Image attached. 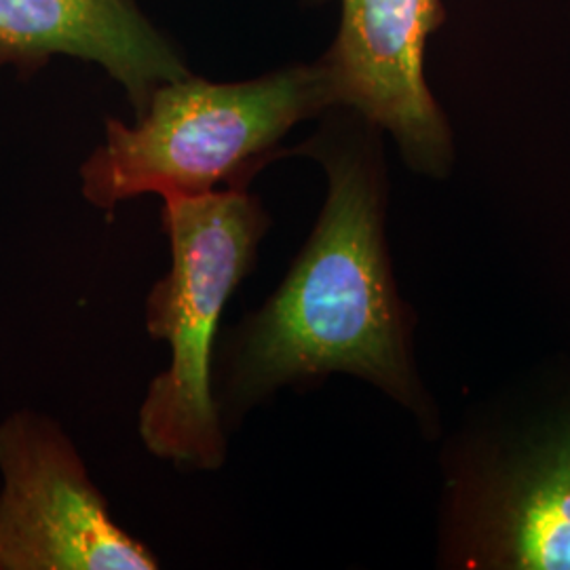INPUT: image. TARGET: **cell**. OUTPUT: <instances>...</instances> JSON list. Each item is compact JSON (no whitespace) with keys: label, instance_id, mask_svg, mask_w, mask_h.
Here are the masks:
<instances>
[{"label":"cell","instance_id":"obj_4","mask_svg":"<svg viewBox=\"0 0 570 570\" xmlns=\"http://www.w3.org/2000/svg\"><path fill=\"white\" fill-rule=\"evenodd\" d=\"M0 570H155L115 522L63 429L35 410L0 421Z\"/></svg>","mask_w":570,"mask_h":570},{"label":"cell","instance_id":"obj_7","mask_svg":"<svg viewBox=\"0 0 570 570\" xmlns=\"http://www.w3.org/2000/svg\"><path fill=\"white\" fill-rule=\"evenodd\" d=\"M53 56L102 66L136 115L159 85L190 75L136 0H0V68Z\"/></svg>","mask_w":570,"mask_h":570},{"label":"cell","instance_id":"obj_5","mask_svg":"<svg viewBox=\"0 0 570 570\" xmlns=\"http://www.w3.org/2000/svg\"><path fill=\"white\" fill-rule=\"evenodd\" d=\"M442 21V0H343L336 41L320 61L332 104L385 129L428 176H444L454 157L449 121L425 81L429 35Z\"/></svg>","mask_w":570,"mask_h":570},{"label":"cell","instance_id":"obj_3","mask_svg":"<svg viewBox=\"0 0 570 570\" xmlns=\"http://www.w3.org/2000/svg\"><path fill=\"white\" fill-rule=\"evenodd\" d=\"M332 104L324 68L289 66L249 81L186 75L159 85L134 125L108 119L81 167L82 197L104 212L140 195L190 197L245 186L298 122Z\"/></svg>","mask_w":570,"mask_h":570},{"label":"cell","instance_id":"obj_1","mask_svg":"<svg viewBox=\"0 0 570 570\" xmlns=\"http://www.w3.org/2000/svg\"><path fill=\"white\" fill-rule=\"evenodd\" d=\"M311 155L326 167V204L284 282L223 343L214 395L226 428L279 389L332 374L366 381L429 425L414 313L389 261L383 174L355 146L324 144Z\"/></svg>","mask_w":570,"mask_h":570},{"label":"cell","instance_id":"obj_6","mask_svg":"<svg viewBox=\"0 0 570 570\" xmlns=\"http://www.w3.org/2000/svg\"><path fill=\"white\" fill-rule=\"evenodd\" d=\"M452 527L469 569L570 570V410L459 490Z\"/></svg>","mask_w":570,"mask_h":570},{"label":"cell","instance_id":"obj_2","mask_svg":"<svg viewBox=\"0 0 570 570\" xmlns=\"http://www.w3.org/2000/svg\"><path fill=\"white\" fill-rule=\"evenodd\" d=\"M271 218L245 186L165 197L171 249L144 322L171 362L148 387L138 429L144 446L184 469L214 471L228 454V428L214 395V346L230 296L252 273Z\"/></svg>","mask_w":570,"mask_h":570}]
</instances>
